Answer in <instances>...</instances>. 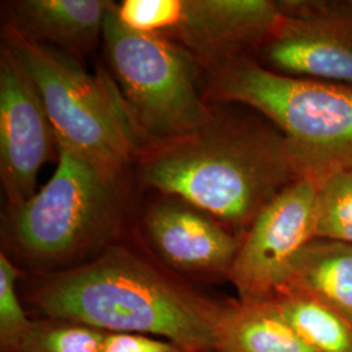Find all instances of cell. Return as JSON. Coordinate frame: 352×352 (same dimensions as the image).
<instances>
[{
	"instance_id": "obj_1",
	"label": "cell",
	"mask_w": 352,
	"mask_h": 352,
	"mask_svg": "<svg viewBox=\"0 0 352 352\" xmlns=\"http://www.w3.org/2000/svg\"><path fill=\"white\" fill-rule=\"evenodd\" d=\"M141 175L151 188L248 230L269 202L305 174L270 122L215 113L197 132L157 144L142 158Z\"/></svg>"
},
{
	"instance_id": "obj_2",
	"label": "cell",
	"mask_w": 352,
	"mask_h": 352,
	"mask_svg": "<svg viewBox=\"0 0 352 352\" xmlns=\"http://www.w3.org/2000/svg\"><path fill=\"white\" fill-rule=\"evenodd\" d=\"M46 314L109 333L153 334L189 351L218 349L215 305L161 276L133 254L110 251L38 291Z\"/></svg>"
},
{
	"instance_id": "obj_3",
	"label": "cell",
	"mask_w": 352,
	"mask_h": 352,
	"mask_svg": "<svg viewBox=\"0 0 352 352\" xmlns=\"http://www.w3.org/2000/svg\"><path fill=\"white\" fill-rule=\"evenodd\" d=\"M4 41L34 82L56 144L116 182L145 138L116 81L100 71L89 74L75 55L11 24L4 28Z\"/></svg>"
},
{
	"instance_id": "obj_4",
	"label": "cell",
	"mask_w": 352,
	"mask_h": 352,
	"mask_svg": "<svg viewBox=\"0 0 352 352\" xmlns=\"http://www.w3.org/2000/svg\"><path fill=\"white\" fill-rule=\"evenodd\" d=\"M209 94L261 113L317 184L352 168V85L280 75L254 56L210 72Z\"/></svg>"
},
{
	"instance_id": "obj_5",
	"label": "cell",
	"mask_w": 352,
	"mask_h": 352,
	"mask_svg": "<svg viewBox=\"0 0 352 352\" xmlns=\"http://www.w3.org/2000/svg\"><path fill=\"white\" fill-rule=\"evenodd\" d=\"M102 39L116 84L144 136L182 139L215 116L197 91L196 60L166 38L126 24L109 8Z\"/></svg>"
},
{
	"instance_id": "obj_6",
	"label": "cell",
	"mask_w": 352,
	"mask_h": 352,
	"mask_svg": "<svg viewBox=\"0 0 352 352\" xmlns=\"http://www.w3.org/2000/svg\"><path fill=\"white\" fill-rule=\"evenodd\" d=\"M116 8L126 24L166 38L210 72L254 56L279 19L273 0H124Z\"/></svg>"
},
{
	"instance_id": "obj_7",
	"label": "cell",
	"mask_w": 352,
	"mask_h": 352,
	"mask_svg": "<svg viewBox=\"0 0 352 352\" xmlns=\"http://www.w3.org/2000/svg\"><path fill=\"white\" fill-rule=\"evenodd\" d=\"M58 166L47 184L14 209L20 247L39 258L67 254L110 223L116 182L74 151L58 145Z\"/></svg>"
},
{
	"instance_id": "obj_8",
	"label": "cell",
	"mask_w": 352,
	"mask_h": 352,
	"mask_svg": "<svg viewBox=\"0 0 352 352\" xmlns=\"http://www.w3.org/2000/svg\"><path fill=\"white\" fill-rule=\"evenodd\" d=\"M317 193V182L304 176L254 218L228 272L241 300H266L285 286L299 254L316 240Z\"/></svg>"
},
{
	"instance_id": "obj_9",
	"label": "cell",
	"mask_w": 352,
	"mask_h": 352,
	"mask_svg": "<svg viewBox=\"0 0 352 352\" xmlns=\"http://www.w3.org/2000/svg\"><path fill=\"white\" fill-rule=\"evenodd\" d=\"M278 6L277 25L254 59L280 75L352 85V0Z\"/></svg>"
},
{
	"instance_id": "obj_10",
	"label": "cell",
	"mask_w": 352,
	"mask_h": 352,
	"mask_svg": "<svg viewBox=\"0 0 352 352\" xmlns=\"http://www.w3.org/2000/svg\"><path fill=\"white\" fill-rule=\"evenodd\" d=\"M56 144L32 78L3 45L0 52V176L13 209L36 195L37 176Z\"/></svg>"
},
{
	"instance_id": "obj_11",
	"label": "cell",
	"mask_w": 352,
	"mask_h": 352,
	"mask_svg": "<svg viewBox=\"0 0 352 352\" xmlns=\"http://www.w3.org/2000/svg\"><path fill=\"white\" fill-rule=\"evenodd\" d=\"M146 226L164 258L184 270L228 273L241 244L209 215L173 202L155 206Z\"/></svg>"
},
{
	"instance_id": "obj_12",
	"label": "cell",
	"mask_w": 352,
	"mask_h": 352,
	"mask_svg": "<svg viewBox=\"0 0 352 352\" xmlns=\"http://www.w3.org/2000/svg\"><path fill=\"white\" fill-rule=\"evenodd\" d=\"M111 4L104 0L16 1L11 25L37 42H49L76 56L97 45Z\"/></svg>"
},
{
	"instance_id": "obj_13",
	"label": "cell",
	"mask_w": 352,
	"mask_h": 352,
	"mask_svg": "<svg viewBox=\"0 0 352 352\" xmlns=\"http://www.w3.org/2000/svg\"><path fill=\"white\" fill-rule=\"evenodd\" d=\"M283 287L312 296L352 324V244L311 241L294 263Z\"/></svg>"
},
{
	"instance_id": "obj_14",
	"label": "cell",
	"mask_w": 352,
	"mask_h": 352,
	"mask_svg": "<svg viewBox=\"0 0 352 352\" xmlns=\"http://www.w3.org/2000/svg\"><path fill=\"white\" fill-rule=\"evenodd\" d=\"M223 352H316L278 314L269 299L225 305L218 316Z\"/></svg>"
},
{
	"instance_id": "obj_15",
	"label": "cell",
	"mask_w": 352,
	"mask_h": 352,
	"mask_svg": "<svg viewBox=\"0 0 352 352\" xmlns=\"http://www.w3.org/2000/svg\"><path fill=\"white\" fill-rule=\"evenodd\" d=\"M282 318L316 352H352V324L298 289L282 287L269 298Z\"/></svg>"
},
{
	"instance_id": "obj_16",
	"label": "cell",
	"mask_w": 352,
	"mask_h": 352,
	"mask_svg": "<svg viewBox=\"0 0 352 352\" xmlns=\"http://www.w3.org/2000/svg\"><path fill=\"white\" fill-rule=\"evenodd\" d=\"M316 239L352 244V168L318 184Z\"/></svg>"
},
{
	"instance_id": "obj_17",
	"label": "cell",
	"mask_w": 352,
	"mask_h": 352,
	"mask_svg": "<svg viewBox=\"0 0 352 352\" xmlns=\"http://www.w3.org/2000/svg\"><path fill=\"white\" fill-rule=\"evenodd\" d=\"M17 270L12 263L0 256V334L6 346L25 343L33 331L16 292Z\"/></svg>"
},
{
	"instance_id": "obj_18",
	"label": "cell",
	"mask_w": 352,
	"mask_h": 352,
	"mask_svg": "<svg viewBox=\"0 0 352 352\" xmlns=\"http://www.w3.org/2000/svg\"><path fill=\"white\" fill-rule=\"evenodd\" d=\"M106 333L94 327H47L32 331L25 343L34 352H102Z\"/></svg>"
},
{
	"instance_id": "obj_19",
	"label": "cell",
	"mask_w": 352,
	"mask_h": 352,
	"mask_svg": "<svg viewBox=\"0 0 352 352\" xmlns=\"http://www.w3.org/2000/svg\"><path fill=\"white\" fill-rule=\"evenodd\" d=\"M170 342L154 340L142 334L106 333L102 352H175Z\"/></svg>"
}]
</instances>
